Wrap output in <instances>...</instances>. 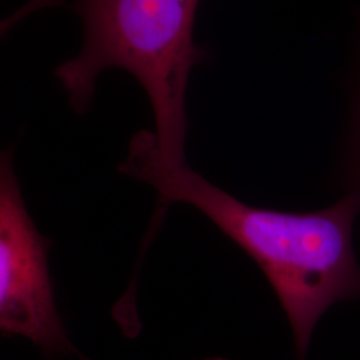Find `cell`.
I'll use <instances>...</instances> for the list:
<instances>
[{"label": "cell", "mask_w": 360, "mask_h": 360, "mask_svg": "<svg viewBox=\"0 0 360 360\" xmlns=\"http://www.w3.org/2000/svg\"><path fill=\"white\" fill-rule=\"evenodd\" d=\"M200 0H31L28 8L65 6L83 28L82 49L53 71L79 114L90 110L96 79L123 68L146 91L154 111L160 154L172 166L186 160V95L195 65L208 58L193 38Z\"/></svg>", "instance_id": "obj_2"}, {"label": "cell", "mask_w": 360, "mask_h": 360, "mask_svg": "<svg viewBox=\"0 0 360 360\" xmlns=\"http://www.w3.org/2000/svg\"><path fill=\"white\" fill-rule=\"evenodd\" d=\"M50 240L27 212L13 169V151L0 158V330L25 336L60 359L77 355L55 306L49 270Z\"/></svg>", "instance_id": "obj_3"}, {"label": "cell", "mask_w": 360, "mask_h": 360, "mask_svg": "<svg viewBox=\"0 0 360 360\" xmlns=\"http://www.w3.org/2000/svg\"><path fill=\"white\" fill-rule=\"evenodd\" d=\"M117 171L151 186L159 195L151 240L171 203L203 212L240 245L264 272L294 335L296 359L306 360L323 314L343 300H360V264L354 250V223L360 193L314 212H285L251 206L205 179L187 163L172 166L160 154L156 134L138 131Z\"/></svg>", "instance_id": "obj_1"}, {"label": "cell", "mask_w": 360, "mask_h": 360, "mask_svg": "<svg viewBox=\"0 0 360 360\" xmlns=\"http://www.w3.org/2000/svg\"><path fill=\"white\" fill-rule=\"evenodd\" d=\"M202 360H229L226 359V358H218V356H212V358H206V359Z\"/></svg>", "instance_id": "obj_5"}, {"label": "cell", "mask_w": 360, "mask_h": 360, "mask_svg": "<svg viewBox=\"0 0 360 360\" xmlns=\"http://www.w3.org/2000/svg\"><path fill=\"white\" fill-rule=\"evenodd\" d=\"M356 169H358V175H359L360 179V111L359 124H358V139H356Z\"/></svg>", "instance_id": "obj_4"}]
</instances>
